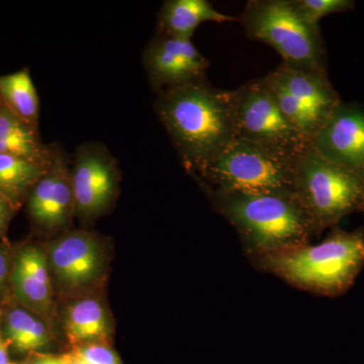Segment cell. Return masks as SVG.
<instances>
[{
	"label": "cell",
	"instance_id": "ba28073f",
	"mask_svg": "<svg viewBox=\"0 0 364 364\" xmlns=\"http://www.w3.org/2000/svg\"><path fill=\"white\" fill-rule=\"evenodd\" d=\"M71 178L75 215L90 222L105 215L116 200L121 172L105 144L86 142L75 151Z\"/></svg>",
	"mask_w": 364,
	"mask_h": 364
},
{
	"label": "cell",
	"instance_id": "4fadbf2b",
	"mask_svg": "<svg viewBox=\"0 0 364 364\" xmlns=\"http://www.w3.org/2000/svg\"><path fill=\"white\" fill-rule=\"evenodd\" d=\"M267 77L284 88L305 111L315 135L342 102L328 77L327 71H301L282 63Z\"/></svg>",
	"mask_w": 364,
	"mask_h": 364
},
{
	"label": "cell",
	"instance_id": "ac0fdd59",
	"mask_svg": "<svg viewBox=\"0 0 364 364\" xmlns=\"http://www.w3.org/2000/svg\"><path fill=\"white\" fill-rule=\"evenodd\" d=\"M0 100L18 119L40 131V98L28 68L0 76Z\"/></svg>",
	"mask_w": 364,
	"mask_h": 364
},
{
	"label": "cell",
	"instance_id": "d4e9b609",
	"mask_svg": "<svg viewBox=\"0 0 364 364\" xmlns=\"http://www.w3.org/2000/svg\"><path fill=\"white\" fill-rule=\"evenodd\" d=\"M25 364H67L66 354L61 356L36 354V355L28 358Z\"/></svg>",
	"mask_w": 364,
	"mask_h": 364
},
{
	"label": "cell",
	"instance_id": "2e32d148",
	"mask_svg": "<svg viewBox=\"0 0 364 364\" xmlns=\"http://www.w3.org/2000/svg\"><path fill=\"white\" fill-rule=\"evenodd\" d=\"M56 144L48 145L35 130L0 104V154L30 160L49 168L54 159Z\"/></svg>",
	"mask_w": 364,
	"mask_h": 364
},
{
	"label": "cell",
	"instance_id": "277c9868",
	"mask_svg": "<svg viewBox=\"0 0 364 364\" xmlns=\"http://www.w3.org/2000/svg\"><path fill=\"white\" fill-rule=\"evenodd\" d=\"M296 158L235 138L193 176L208 195L294 193Z\"/></svg>",
	"mask_w": 364,
	"mask_h": 364
},
{
	"label": "cell",
	"instance_id": "3957f363",
	"mask_svg": "<svg viewBox=\"0 0 364 364\" xmlns=\"http://www.w3.org/2000/svg\"><path fill=\"white\" fill-rule=\"evenodd\" d=\"M251 263L301 291L336 298L353 286L364 268V229L350 232L335 227L318 244L269 254Z\"/></svg>",
	"mask_w": 364,
	"mask_h": 364
},
{
	"label": "cell",
	"instance_id": "7c38bea8",
	"mask_svg": "<svg viewBox=\"0 0 364 364\" xmlns=\"http://www.w3.org/2000/svg\"><path fill=\"white\" fill-rule=\"evenodd\" d=\"M48 261L59 284L69 291L90 286L105 267L100 239L83 231L67 233L53 242Z\"/></svg>",
	"mask_w": 364,
	"mask_h": 364
},
{
	"label": "cell",
	"instance_id": "e0dca14e",
	"mask_svg": "<svg viewBox=\"0 0 364 364\" xmlns=\"http://www.w3.org/2000/svg\"><path fill=\"white\" fill-rule=\"evenodd\" d=\"M112 329L111 317L100 299L91 296L79 299L67 308L64 331L73 346L107 344Z\"/></svg>",
	"mask_w": 364,
	"mask_h": 364
},
{
	"label": "cell",
	"instance_id": "d6986e66",
	"mask_svg": "<svg viewBox=\"0 0 364 364\" xmlns=\"http://www.w3.org/2000/svg\"><path fill=\"white\" fill-rule=\"evenodd\" d=\"M47 169L23 158L0 154V193L18 210Z\"/></svg>",
	"mask_w": 364,
	"mask_h": 364
},
{
	"label": "cell",
	"instance_id": "484cf974",
	"mask_svg": "<svg viewBox=\"0 0 364 364\" xmlns=\"http://www.w3.org/2000/svg\"><path fill=\"white\" fill-rule=\"evenodd\" d=\"M9 343L7 342H0V364H13L9 359Z\"/></svg>",
	"mask_w": 364,
	"mask_h": 364
},
{
	"label": "cell",
	"instance_id": "6da1fadb",
	"mask_svg": "<svg viewBox=\"0 0 364 364\" xmlns=\"http://www.w3.org/2000/svg\"><path fill=\"white\" fill-rule=\"evenodd\" d=\"M156 95L158 119L191 176L236 138L231 90H219L203 80Z\"/></svg>",
	"mask_w": 364,
	"mask_h": 364
},
{
	"label": "cell",
	"instance_id": "603a6c76",
	"mask_svg": "<svg viewBox=\"0 0 364 364\" xmlns=\"http://www.w3.org/2000/svg\"><path fill=\"white\" fill-rule=\"evenodd\" d=\"M16 210L14 205L0 193V237L6 233Z\"/></svg>",
	"mask_w": 364,
	"mask_h": 364
},
{
	"label": "cell",
	"instance_id": "ffe728a7",
	"mask_svg": "<svg viewBox=\"0 0 364 364\" xmlns=\"http://www.w3.org/2000/svg\"><path fill=\"white\" fill-rule=\"evenodd\" d=\"M7 343L21 352H35L51 341L45 318L25 306H16L7 313L4 322Z\"/></svg>",
	"mask_w": 364,
	"mask_h": 364
},
{
	"label": "cell",
	"instance_id": "cb8c5ba5",
	"mask_svg": "<svg viewBox=\"0 0 364 364\" xmlns=\"http://www.w3.org/2000/svg\"><path fill=\"white\" fill-rule=\"evenodd\" d=\"M11 264L9 248L4 244H0V291L6 284L7 279L11 277Z\"/></svg>",
	"mask_w": 364,
	"mask_h": 364
},
{
	"label": "cell",
	"instance_id": "5bb4252c",
	"mask_svg": "<svg viewBox=\"0 0 364 364\" xmlns=\"http://www.w3.org/2000/svg\"><path fill=\"white\" fill-rule=\"evenodd\" d=\"M13 264L9 279L16 298L43 318H49L54 303L47 254L37 246H26L16 254Z\"/></svg>",
	"mask_w": 364,
	"mask_h": 364
},
{
	"label": "cell",
	"instance_id": "7402d4cb",
	"mask_svg": "<svg viewBox=\"0 0 364 364\" xmlns=\"http://www.w3.org/2000/svg\"><path fill=\"white\" fill-rule=\"evenodd\" d=\"M70 353L86 364H123L116 352L105 343L77 345Z\"/></svg>",
	"mask_w": 364,
	"mask_h": 364
},
{
	"label": "cell",
	"instance_id": "4316f807",
	"mask_svg": "<svg viewBox=\"0 0 364 364\" xmlns=\"http://www.w3.org/2000/svg\"><path fill=\"white\" fill-rule=\"evenodd\" d=\"M67 364H86L80 359L76 358L71 353L66 354Z\"/></svg>",
	"mask_w": 364,
	"mask_h": 364
},
{
	"label": "cell",
	"instance_id": "83f0119b",
	"mask_svg": "<svg viewBox=\"0 0 364 364\" xmlns=\"http://www.w3.org/2000/svg\"><path fill=\"white\" fill-rule=\"evenodd\" d=\"M360 213H363V214H364V200H363V207H361Z\"/></svg>",
	"mask_w": 364,
	"mask_h": 364
},
{
	"label": "cell",
	"instance_id": "f546056e",
	"mask_svg": "<svg viewBox=\"0 0 364 364\" xmlns=\"http://www.w3.org/2000/svg\"><path fill=\"white\" fill-rule=\"evenodd\" d=\"M0 104H1V100H0Z\"/></svg>",
	"mask_w": 364,
	"mask_h": 364
},
{
	"label": "cell",
	"instance_id": "9c48e42d",
	"mask_svg": "<svg viewBox=\"0 0 364 364\" xmlns=\"http://www.w3.org/2000/svg\"><path fill=\"white\" fill-rule=\"evenodd\" d=\"M144 68L152 90L160 91L207 80L210 63L189 40L155 33L142 53Z\"/></svg>",
	"mask_w": 364,
	"mask_h": 364
},
{
	"label": "cell",
	"instance_id": "4dcf8cb0",
	"mask_svg": "<svg viewBox=\"0 0 364 364\" xmlns=\"http://www.w3.org/2000/svg\"><path fill=\"white\" fill-rule=\"evenodd\" d=\"M13 364H14V363H13Z\"/></svg>",
	"mask_w": 364,
	"mask_h": 364
},
{
	"label": "cell",
	"instance_id": "5b68a950",
	"mask_svg": "<svg viewBox=\"0 0 364 364\" xmlns=\"http://www.w3.org/2000/svg\"><path fill=\"white\" fill-rule=\"evenodd\" d=\"M238 21L249 39L270 46L287 66L327 71L320 25L304 18L293 0H249Z\"/></svg>",
	"mask_w": 364,
	"mask_h": 364
},
{
	"label": "cell",
	"instance_id": "44dd1931",
	"mask_svg": "<svg viewBox=\"0 0 364 364\" xmlns=\"http://www.w3.org/2000/svg\"><path fill=\"white\" fill-rule=\"evenodd\" d=\"M294 6L311 23L318 25L324 16L345 13L355 7L352 0H293Z\"/></svg>",
	"mask_w": 364,
	"mask_h": 364
},
{
	"label": "cell",
	"instance_id": "9a60e30c",
	"mask_svg": "<svg viewBox=\"0 0 364 364\" xmlns=\"http://www.w3.org/2000/svg\"><path fill=\"white\" fill-rule=\"evenodd\" d=\"M236 20L238 18L218 11L207 0H166L158 14L156 33L191 41L196 28L203 23Z\"/></svg>",
	"mask_w": 364,
	"mask_h": 364
},
{
	"label": "cell",
	"instance_id": "52a82bcc",
	"mask_svg": "<svg viewBox=\"0 0 364 364\" xmlns=\"http://www.w3.org/2000/svg\"><path fill=\"white\" fill-rule=\"evenodd\" d=\"M231 102L236 138L294 158L310 147V142L280 111L262 78L248 81L232 90Z\"/></svg>",
	"mask_w": 364,
	"mask_h": 364
},
{
	"label": "cell",
	"instance_id": "7a4b0ae2",
	"mask_svg": "<svg viewBox=\"0 0 364 364\" xmlns=\"http://www.w3.org/2000/svg\"><path fill=\"white\" fill-rule=\"evenodd\" d=\"M213 207L233 226L250 261L318 238L294 193H214Z\"/></svg>",
	"mask_w": 364,
	"mask_h": 364
},
{
	"label": "cell",
	"instance_id": "8992f818",
	"mask_svg": "<svg viewBox=\"0 0 364 364\" xmlns=\"http://www.w3.org/2000/svg\"><path fill=\"white\" fill-rule=\"evenodd\" d=\"M294 193L320 237L347 215L360 212L364 177L327 161L310 146L296 158Z\"/></svg>",
	"mask_w": 364,
	"mask_h": 364
},
{
	"label": "cell",
	"instance_id": "8fae6325",
	"mask_svg": "<svg viewBox=\"0 0 364 364\" xmlns=\"http://www.w3.org/2000/svg\"><path fill=\"white\" fill-rule=\"evenodd\" d=\"M327 161L364 177V107L341 102L310 141Z\"/></svg>",
	"mask_w": 364,
	"mask_h": 364
},
{
	"label": "cell",
	"instance_id": "30bf717a",
	"mask_svg": "<svg viewBox=\"0 0 364 364\" xmlns=\"http://www.w3.org/2000/svg\"><path fill=\"white\" fill-rule=\"evenodd\" d=\"M26 208L33 224L47 232L66 229L75 217L69 158L58 144L51 165L26 198Z\"/></svg>",
	"mask_w": 364,
	"mask_h": 364
},
{
	"label": "cell",
	"instance_id": "f1b7e54d",
	"mask_svg": "<svg viewBox=\"0 0 364 364\" xmlns=\"http://www.w3.org/2000/svg\"><path fill=\"white\" fill-rule=\"evenodd\" d=\"M0 342H1V338H0Z\"/></svg>",
	"mask_w": 364,
	"mask_h": 364
}]
</instances>
